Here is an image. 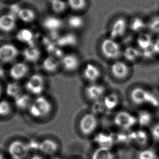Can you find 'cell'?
<instances>
[{"label":"cell","instance_id":"cell-1","mask_svg":"<svg viewBox=\"0 0 159 159\" xmlns=\"http://www.w3.org/2000/svg\"><path fill=\"white\" fill-rule=\"evenodd\" d=\"M129 96L131 102L135 106L150 110L159 109L157 93L147 88L135 86L131 89Z\"/></svg>","mask_w":159,"mask_h":159},{"label":"cell","instance_id":"cell-2","mask_svg":"<svg viewBox=\"0 0 159 159\" xmlns=\"http://www.w3.org/2000/svg\"><path fill=\"white\" fill-rule=\"evenodd\" d=\"M129 144L135 150L147 148L152 146L153 142L148 129L139 128L129 132Z\"/></svg>","mask_w":159,"mask_h":159},{"label":"cell","instance_id":"cell-3","mask_svg":"<svg viewBox=\"0 0 159 159\" xmlns=\"http://www.w3.org/2000/svg\"><path fill=\"white\" fill-rule=\"evenodd\" d=\"M52 106L51 102L42 95L37 96L33 99L28 111L30 115L36 118H41L48 116L52 111Z\"/></svg>","mask_w":159,"mask_h":159},{"label":"cell","instance_id":"cell-4","mask_svg":"<svg viewBox=\"0 0 159 159\" xmlns=\"http://www.w3.org/2000/svg\"><path fill=\"white\" fill-rule=\"evenodd\" d=\"M114 123L116 127L123 131L133 130L136 126H138L137 116L127 111H120L116 113L114 116Z\"/></svg>","mask_w":159,"mask_h":159},{"label":"cell","instance_id":"cell-5","mask_svg":"<svg viewBox=\"0 0 159 159\" xmlns=\"http://www.w3.org/2000/svg\"><path fill=\"white\" fill-rule=\"evenodd\" d=\"M101 51L106 58L110 60H116L122 54L123 50L116 40L109 37L102 41Z\"/></svg>","mask_w":159,"mask_h":159},{"label":"cell","instance_id":"cell-6","mask_svg":"<svg viewBox=\"0 0 159 159\" xmlns=\"http://www.w3.org/2000/svg\"><path fill=\"white\" fill-rule=\"evenodd\" d=\"M25 88L30 94L36 96H40L45 89V78L40 74L34 73L26 81Z\"/></svg>","mask_w":159,"mask_h":159},{"label":"cell","instance_id":"cell-7","mask_svg":"<svg viewBox=\"0 0 159 159\" xmlns=\"http://www.w3.org/2000/svg\"><path fill=\"white\" fill-rule=\"evenodd\" d=\"M98 120L95 114L88 113L84 115L79 123V129L84 136H89L93 135L98 127Z\"/></svg>","mask_w":159,"mask_h":159},{"label":"cell","instance_id":"cell-8","mask_svg":"<svg viewBox=\"0 0 159 159\" xmlns=\"http://www.w3.org/2000/svg\"><path fill=\"white\" fill-rule=\"evenodd\" d=\"M8 154L12 159H28L30 155L28 145L20 140H15L8 146Z\"/></svg>","mask_w":159,"mask_h":159},{"label":"cell","instance_id":"cell-9","mask_svg":"<svg viewBox=\"0 0 159 159\" xmlns=\"http://www.w3.org/2000/svg\"><path fill=\"white\" fill-rule=\"evenodd\" d=\"M59 151L58 142L52 139L47 138L40 141L39 153L49 158L57 156Z\"/></svg>","mask_w":159,"mask_h":159},{"label":"cell","instance_id":"cell-10","mask_svg":"<svg viewBox=\"0 0 159 159\" xmlns=\"http://www.w3.org/2000/svg\"><path fill=\"white\" fill-rule=\"evenodd\" d=\"M19 55V51L11 43H5L0 46V62L8 64L12 62Z\"/></svg>","mask_w":159,"mask_h":159},{"label":"cell","instance_id":"cell-11","mask_svg":"<svg viewBox=\"0 0 159 159\" xmlns=\"http://www.w3.org/2000/svg\"><path fill=\"white\" fill-rule=\"evenodd\" d=\"M129 28V22L123 17L117 18L111 26L110 30V38L116 40L125 35Z\"/></svg>","mask_w":159,"mask_h":159},{"label":"cell","instance_id":"cell-12","mask_svg":"<svg viewBox=\"0 0 159 159\" xmlns=\"http://www.w3.org/2000/svg\"><path fill=\"white\" fill-rule=\"evenodd\" d=\"M111 72L112 75L116 79L123 80L130 75V68L127 62L116 60L111 66Z\"/></svg>","mask_w":159,"mask_h":159},{"label":"cell","instance_id":"cell-13","mask_svg":"<svg viewBox=\"0 0 159 159\" xmlns=\"http://www.w3.org/2000/svg\"><path fill=\"white\" fill-rule=\"evenodd\" d=\"M106 89L105 86L96 83H91L87 86L85 93L87 98L91 101H99L105 96Z\"/></svg>","mask_w":159,"mask_h":159},{"label":"cell","instance_id":"cell-14","mask_svg":"<svg viewBox=\"0 0 159 159\" xmlns=\"http://www.w3.org/2000/svg\"><path fill=\"white\" fill-rule=\"evenodd\" d=\"M17 18L11 13H7L0 16V31L5 33L13 32L17 24Z\"/></svg>","mask_w":159,"mask_h":159},{"label":"cell","instance_id":"cell-15","mask_svg":"<svg viewBox=\"0 0 159 159\" xmlns=\"http://www.w3.org/2000/svg\"><path fill=\"white\" fill-rule=\"evenodd\" d=\"M29 72V67L25 62H17L13 64L9 71V75L14 81H19L26 77Z\"/></svg>","mask_w":159,"mask_h":159},{"label":"cell","instance_id":"cell-16","mask_svg":"<svg viewBox=\"0 0 159 159\" xmlns=\"http://www.w3.org/2000/svg\"><path fill=\"white\" fill-rule=\"evenodd\" d=\"M154 40V35L147 30L137 34L135 40L136 46H137L141 51H143L152 48Z\"/></svg>","mask_w":159,"mask_h":159},{"label":"cell","instance_id":"cell-17","mask_svg":"<svg viewBox=\"0 0 159 159\" xmlns=\"http://www.w3.org/2000/svg\"><path fill=\"white\" fill-rule=\"evenodd\" d=\"M138 126L140 128L149 129L154 122V115L151 110L148 109L140 110L138 113Z\"/></svg>","mask_w":159,"mask_h":159},{"label":"cell","instance_id":"cell-18","mask_svg":"<svg viewBox=\"0 0 159 159\" xmlns=\"http://www.w3.org/2000/svg\"><path fill=\"white\" fill-rule=\"evenodd\" d=\"M83 75L84 78L90 83H96L102 75L101 71L97 65L88 63L84 66Z\"/></svg>","mask_w":159,"mask_h":159},{"label":"cell","instance_id":"cell-19","mask_svg":"<svg viewBox=\"0 0 159 159\" xmlns=\"http://www.w3.org/2000/svg\"><path fill=\"white\" fill-rule=\"evenodd\" d=\"M95 143L97 148L112 149L115 143V136L111 134L106 133H99L97 134L94 139Z\"/></svg>","mask_w":159,"mask_h":159},{"label":"cell","instance_id":"cell-20","mask_svg":"<svg viewBox=\"0 0 159 159\" xmlns=\"http://www.w3.org/2000/svg\"><path fill=\"white\" fill-rule=\"evenodd\" d=\"M60 60L61 66L67 72L75 71L80 66V59L77 56L73 54H65Z\"/></svg>","mask_w":159,"mask_h":159},{"label":"cell","instance_id":"cell-21","mask_svg":"<svg viewBox=\"0 0 159 159\" xmlns=\"http://www.w3.org/2000/svg\"><path fill=\"white\" fill-rule=\"evenodd\" d=\"M122 55L125 61L136 63L142 59L141 51L137 46H128L122 51Z\"/></svg>","mask_w":159,"mask_h":159},{"label":"cell","instance_id":"cell-22","mask_svg":"<svg viewBox=\"0 0 159 159\" xmlns=\"http://www.w3.org/2000/svg\"><path fill=\"white\" fill-rule=\"evenodd\" d=\"M43 28L51 32H55L62 28L64 22L59 17L49 15L43 19Z\"/></svg>","mask_w":159,"mask_h":159},{"label":"cell","instance_id":"cell-23","mask_svg":"<svg viewBox=\"0 0 159 159\" xmlns=\"http://www.w3.org/2000/svg\"><path fill=\"white\" fill-rule=\"evenodd\" d=\"M129 28L137 34L147 30V18L140 16L132 17L129 22Z\"/></svg>","mask_w":159,"mask_h":159},{"label":"cell","instance_id":"cell-24","mask_svg":"<svg viewBox=\"0 0 159 159\" xmlns=\"http://www.w3.org/2000/svg\"><path fill=\"white\" fill-rule=\"evenodd\" d=\"M22 55L26 61L32 63L37 62L41 57V52L35 46H27L22 52Z\"/></svg>","mask_w":159,"mask_h":159},{"label":"cell","instance_id":"cell-25","mask_svg":"<svg viewBox=\"0 0 159 159\" xmlns=\"http://www.w3.org/2000/svg\"><path fill=\"white\" fill-rule=\"evenodd\" d=\"M15 37L17 41L27 46L35 45L34 34L30 29L22 28L17 32Z\"/></svg>","mask_w":159,"mask_h":159},{"label":"cell","instance_id":"cell-26","mask_svg":"<svg viewBox=\"0 0 159 159\" xmlns=\"http://www.w3.org/2000/svg\"><path fill=\"white\" fill-rule=\"evenodd\" d=\"M60 66H61L60 60L57 57L52 55L46 57L42 62L43 69L48 73L56 72Z\"/></svg>","mask_w":159,"mask_h":159},{"label":"cell","instance_id":"cell-27","mask_svg":"<svg viewBox=\"0 0 159 159\" xmlns=\"http://www.w3.org/2000/svg\"><path fill=\"white\" fill-rule=\"evenodd\" d=\"M159 157L157 150L152 146L147 148L136 150L134 159H158Z\"/></svg>","mask_w":159,"mask_h":159},{"label":"cell","instance_id":"cell-28","mask_svg":"<svg viewBox=\"0 0 159 159\" xmlns=\"http://www.w3.org/2000/svg\"><path fill=\"white\" fill-rule=\"evenodd\" d=\"M36 17L37 15L35 11L29 8H21L17 14V19L25 24L32 23Z\"/></svg>","mask_w":159,"mask_h":159},{"label":"cell","instance_id":"cell-29","mask_svg":"<svg viewBox=\"0 0 159 159\" xmlns=\"http://www.w3.org/2000/svg\"><path fill=\"white\" fill-rule=\"evenodd\" d=\"M14 100L15 107L20 110L28 109L33 101L30 95L24 93L15 97Z\"/></svg>","mask_w":159,"mask_h":159},{"label":"cell","instance_id":"cell-30","mask_svg":"<svg viewBox=\"0 0 159 159\" xmlns=\"http://www.w3.org/2000/svg\"><path fill=\"white\" fill-rule=\"evenodd\" d=\"M120 102V97L117 93H110L104 97L103 104L106 109L112 110L118 107Z\"/></svg>","mask_w":159,"mask_h":159},{"label":"cell","instance_id":"cell-31","mask_svg":"<svg viewBox=\"0 0 159 159\" xmlns=\"http://www.w3.org/2000/svg\"><path fill=\"white\" fill-rule=\"evenodd\" d=\"M91 159H116L112 149L97 148L93 152Z\"/></svg>","mask_w":159,"mask_h":159},{"label":"cell","instance_id":"cell-32","mask_svg":"<svg viewBox=\"0 0 159 159\" xmlns=\"http://www.w3.org/2000/svg\"><path fill=\"white\" fill-rule=\"evenodd\" d=\"M147 30L152 34L159 36V14H153L147 18Z\"/></svg>","mask_w":159,"mask_h":159},{"label":"cell","instance_id":"cell-33","mask_svg":"<svg viewBox=\"0 0 159 159\" xmlns=\"http://www.w3.org/2000/svg\"><path fill=\"white\" fill-rule=\"evenodd\" d=\"M22 89L21 86L16 81L9 82L7 84L5 88L6 95L9 97L12 98L13 99L22 93Z\"/></svg>","mask_w":159,"mask_h":159},{"label":"cell","instance_id":"cell-34","mask_svg":"<svg viewBox=\"0 0 159 159\" xmlns=\"http://www.w3.org/2000/svg\"><path fill=\"white\" fill-rule=\"evenodd\" d=\"M67 24L70 28L73 30H80L84 26L85 20L80 15H72L67 19Z\"/></svg>","mask_w":159,"mask_h":159},{"label":"cell","instance_id":"cell-35","mask_svg":"<svg viewBox=\"0 0 159 159\" xmlns=\"http://www.w3.org/2000/svg\"><path fill=\"white\" fill-rule=\"evenodd\" d=\"M51 7L54 13L57 14H63L69 8L66 0H51Z\"/></svg>","mask_w":159,"mask_h":159},{"label":"cell","instance_id":"cell-36","mask_svg":"<svg viewBox=\"0 0 159 159\" xmlns=\"http://www.w3.org/2000/svg\"><path fill=\"white\" fill-rule=\"evenodd\" d=\"M69 8L75 11H80L86 8L88 6L87 0H66Z\"/></svg>","mask_w":159,"mask_h":159},{"label":"cell","instance_id":"cell-37","mask_svg":"<svg viewBox=\"0 0 159 159\" xmlns=\"http://www.w3.org/2000/svg\"><path fill=\"white\" fill-rule=\"evenodd\" d=\"M77 39L75 36L72 34L63 35L57 40L58 45L60 46H70L75 45Z\"/></svg>","mask_w":159,"mask_h":159},{"label":"cell","instance_id":"cell-38","mask_svg":"<svg viewBox=\"0 0 159 159\" xmlns=\"http://www.w3.org/2000/svg\"><path fill=\"white\" fill-rule=\"evenodd\" d=\"M12 107L11 103L6 99L0 101V117H6L11 115Z\"/></svg>","mask_w":159,"mask_h":159},{"label":"cell","instance_id":"cell-39","mask_svg":"<svg viewBox=\"0 0 159 159\" xmlns=\"http://www.w3.org/2000/svg\"><path fill=\"white\" fill-rule=\"evenodd\" d=\"M148 129L153 143L154 142L159 143V122L154 123Z\"/></svg>","mask_w":159,"mask_h":159},{"label":"cell","instance_id":"cell-40","mask_svg":"<svg viewBox=\"0 0 159 159\" xmlns=\"http://www.w3.org/2000/svg\"><path fill=\"white\" fill-rule=\"evenodd\" d=\"M153 48L157 56H159V36L154 40L153 43Z\"/></svg>","mask_w":159,"mask_h":159},{"label":"cell","instance_id":"cell-41","mask_svg":"<svg viewBox=\"0 0 159 159\" xmlns=\"http://www.w3.org/2000/svg\"><path fill=\"white\" fill-rule=\"evenodd\" d=\"M28 159H47L40 153H34L30 155Z\"/></svg>","mask_w":159,"mask_h":159},{"label":"cell","instance_id":"cell-42","mask_svg":"<svg viewBox=\"0 0 159 159\" xmlns=\"http://www.w3.org/2000/svg\"><path fill=\"white\" fill-rule=\"evenodd\" d=\"M6 75V71L3 66H2L1 64H0V80L5 77Z\"/></svg>","mask_w":159,"mask_h":159},{"label":"cell","instance_id":"cell-43","mask_svg":"<svg viewBox=\"0 0 159 159\" xmlns=\"http://www.w3.org/2000/svg\"><path fill=\"white\" fill-rule=\"evenodd\" d=\"M3 92V88H2V85L0 83V96L2 95Z\"/></svg>","mask_w":159,"mask_h":159},{"label":"cell","instance_id":"cell-44","mask_svg":"<svg viewBox=\"0 0 159 159\" xmlns=\"http://www.w3.org/2000/svg\"><path fill=\"white\" fill-rule=\"evenodd\" d=\"M0 159H6V158L5 157L4 155H3V154L0 153Z\"/></svg>","mask_w":159,"mask_h":159},{"label":"cell","instance_id":"cell-45","mask_svg":"<svg viewBox=\"0 0 159 159\" xmlns=\"http://www.w3.org/2000/svg\"><path fill=\"white\" fill-rule=\"evenodd\" d=\"M49 159H61V158H60L59 157H58L57 156H56V157H51V158H49Z\"/></svg>","mask_w":159,"mask_h":159},{"label":"cell","instance_id":"cell-46","mask_svg":"<svg viewBox=\"0 0 159 159\" xmlns=\"http://www.w3.org/2000/svg\"><path fill=\"white\" fill-rule=\"evenodd\" d=\"M157 115H158V116L159 117V109L158 110H157Z\"/></svg>","mask_w":159,"mask_h":159},{"label":"cell","instance_id":"cell-47","mask_svg":"<svg viewBox=\"0 0 159 159\" xmlns=\"http://www.w3.org/2000/svg\"><path fill=\"white\" fill-rule=\"evenodd\" d=\"M157 93V96H158V97H159V91H158V93Z\"/></svg>","mask_w":159,"mask_h":159},{"label":"cell","instance_id":"cell-48","mask_svg":"<svg viewBox=\"0 0 159 159\" xmlns=\"http://www.w3.org/2000/svg\"><path fill=\"white\" fill-rule=\"evenodd\" d=\"M8 1H13V0H8Z\"/></svg>","mask_w":159,"mask_h":159},{"label":"cell","instance_id":"cell-49","mask_svg":"<svg viewBox=\"0 0 159 159\" xmlns=\"http://www.w3.org/2000/svg\"></svg>","mask_w":159,"mask_h":159},{"label":"cell","instance_id":"cell-50","mask_svg":"<svg viewBox=\"0 0 159 159\" xmlns=\"http://www.w3.org/2000/svg\"><path fill=\"white\" fill-rule=\"evenodd\" d=\"M158 159H159V158H158Z\"/></svg>","mask_w":159,"mask_h":159}]
</instances>
